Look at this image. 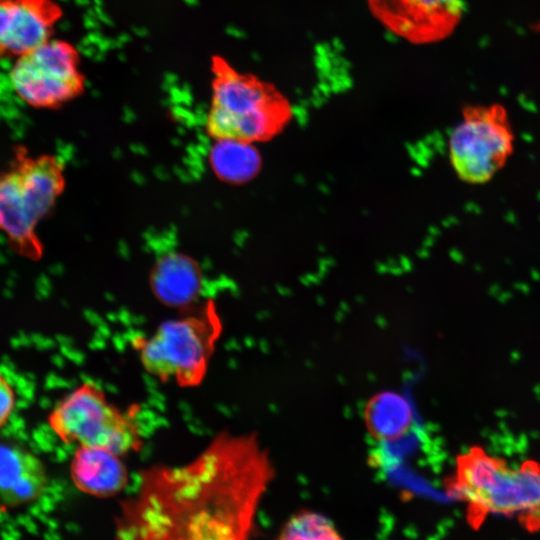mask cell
Returning a JSON list of instances; mask_svg holds the SVG:
<instances>
[{
    "instance_id": "cell-14",
    "label": "cell",
    "mask_w": 540,
    "mask_h": 540,
    "mask_svg": "<svg viewBox=\"0 0 540 540\" xmlns=\"http://www.w3.org/2000/svg\"><path fill=\"white\" fill-rule=\"evenodd\" d=\"M413 421L411 403L398 392L376 393L364 408L365 427L379 442H394L402 438L411 430Z\"/></svg>"
},
{
    "instance_id": "cell-4",
    "label": "cell",
    "mask_w": 540,
    "mask_h": 540,
    "mask_svg": "<svg viewBox=\"0 0 540 540\" xmlns=\"http://www.w3.org/2000/svg\"><path fill=\"white\" fill-rule=\"evenodd\" d=\"M210 73L205 130L213 140L264 141L290 119L289 102L271 83L239 71L221 55L211 56Z\"/></svg>"
},
{
    "instance_id": "cell-5",
    "label": "cell",
    "mask_w": 540,
    "mask_h": 540,
    "mask_svg": "<svg viewBox=\"0 0 540 540\" xmlns=\"http://www.w3.org/2000/svg\"><path fill=\"white\" fill-rule=\"evenodd\" d=\"M223 332V321L212 299L193 311L160 323L148 336H135L132 346L141 366L162 383L182 388L203 383Z\"/></svg>"
},
{
    "instance_id": "cell-9",
    "label": "cell",
    "mask_w": 540,
    "mask_h": 540,
    "mask_svg": "<svg viewBox=\"0 0 540 540\" xmlns=\"http://www.w3.org/2000/svg\"><path fill=\"white\" fill-rule=\"evenodd\" d=\"M372 15L393 34L413 43L447 38L460 22L464 0H366Z\"/></svg>"
},
{
    "instance_id": "cell-7",
    "label": "cell",
    "mask_w": 540,
    "mask_h": 540,
    "mask_svg": "<svg viewBox=\"0 0 540 540\" xmlns=\"http://www.w3.org/2000/svg\"><path fill=\"white\" fill-rule=\"evenodd\" d=\"M515 136L500 104L467 106L449 139V156L457 176L468 184H484L505 166Z\"/></svg>"
},
{
    "instance_id": "cell-12",
    "label": "cell",
    "mask_w": 540,
    "mask_h": 540,
    "mask_svg": "<svg viewBox=\"0 0 540 540\" xmlns=\"http://www.w3.org/2000/svg\"><path fill=\"white\" fill-rule=\"evenodd\" d=\"M69 471L77 489L99 498L116 496L129 483L122 456L104 448L76 446Z\"/></svg>"
},
{
    "instance_id": "cell-1",
    "label": "cell",
    "mask_w": 540,
    "mask_h": 540,
    "mask_svg": "<svg viewBox=\"0 0 540 540\" xmlns=\"http://www.w3.org/2000/svg\"><path fill=\"white\" fill-rule=\"evenodd\" d=\"M255 432H217L189 461L144 468L122 500L116 540H250L274 479Z\"/></svg>"
},
{
    "instance_id": "cell-11",
    "label": "cell",
    "mask_w": 540,
    "mask_h": 540,
    "mask_svg": "<svg viewBox=\"0 0 540 540\" xmlns=\"http://www.w3.org/2000/svg\"><path fill=\"white\" fill-rule=\"evenodd\" d=\"M47 484L43 461L24 444L0 437V505L16 508L32 503Z\"/></svg>"
},
{
    "instance_id": "cell-15",
    "label": "cell",
    "mask_w": 540,
    "mask_h": 540,
    "mask_svg": "<svg viewBox=\"0 0 540 540\" xmlns=\"http://www.w3.org/2000/svg\"><path fill=\"white\" fill-rule=\"evenodd\" d=\"M213 174L227 184H244L256 176L261 167V158L253 143L217 139L208 156Z\"/></svg>"
},
{
    "instance_id": "cell-3",
    "label": "cell",
    "mask_w": 540,
    "mask_h": 540,
    "mask_svg": "<svg viewBox=\"0 0 540 540\" xmlns=\"http://www.w3.org/2000/svg\"><path fill=\"white\" fill-rule=\"evenodd\" d=\"M65 165L52 154H32L17 145L0 171V233L9 249L29 261L44 256L38 234L65 190Z\"/></svg>"
},
{
    "instance_id": "cell-6",
    "label": "cell",
    "mask_w": 540,
    "mask_h": 540,
    "mask_svg": "<svg viewBox=\"0 0 540 540\" xmlns=\"http://www.w3.org/2000/svg\"><path fill=\"white\" fill-rule=\"evenodd\" d=\"M47 421L66 445L104 448L123 457L140 451L144 444L133 409L122 411L93 381H84L65 395Z\"/></svg>"
},
{
    "instance_id": "cell-13",
    "label": "cell",
    "mask_w": 540,
    "mask_h": 540,
    "mask_svg": "<svg viewBox=\"0 0 540 540\" xmlns=\"http://www.w3.org/2000/svg\"><path fill=\"white\" fill-rule=\"evenodd\" d=\"M149 282L153 294L164 305L189 309L201 292L203 275L193 258L170 252L156 261Z\"/></svg>"
},
{
    "instance_id": "cell-8",
    "label": "cell",
    "mask_w": 540,
    "mask_h": 540,
    "mask_svg": "<svg viewBox=\"0 0 540 540\" xmlns=\"http://www.w3.org/2000/svg\"><path fill=\"white\" fill-rule=\"evenodd\" d=\"M10 82L22 102L46 110L59 109L74 101L86 87L77 47L55 38L15 59Z\"/></svg>"
},
{
    "instance_id": "cell-17",
    "label": "cell",
    "mask_w": 540,
    "mask_h": 540,
    "mask_svg": "<svg viewBox=\"0 0 540 540\" xmlns=\"http://www.w3.org/2000/svg\"><path fill=\"white\" fill-rule=\"evenodd\" d=\"M15 404V391L7 378L0 373V429L10 419L15 409Z\"/></svg>"
},
{
    "instance_id": "cell-2",
    "label": "cell",
    "mask_w": 540,
    "mask_h": 540,
    "mask_svg": "<svg viewBox=\"0 0 540 540\" xmlns=\"http://www.w3.org/2000/svg\"><path fill=\"white\" fill-rule=\"evenodd\" d=\"M447 493L467 506V519L478 528L489 515L514 518L529 532L540 530V464L511 466L474 446L456 459Z\"/></svg>"
},
{
    "instance_id": "cell-16",
    "label": "cell",
    "mask_w": 540,
    "mask_h": 540,
    "mask_svg": "<svg viewBox=\"0 0 540 540\" xmlns=\"http://www.w3.org/2000/svg\"><path fill=\"white\" fill-rule=\"evenodd\" d=\"M277 540H343L327 517L311 511L293 515Z\"/></svg>"
},
{
    "instance_id": "cell-10",
    "label": "cell",
    "mask_w": 540,
    "mask_h": 540,
    "mask_svg": "<svg viewBox=\"0 0 540 540\" xmlns=\"http://www.w3.org/2000/svg\"><path fill=\"white\" fill-rule=\"evenodd\" d=\"M62 17L56 0H0V58L17 59L46 43Z\"/></svg>"
}]
</instances>
